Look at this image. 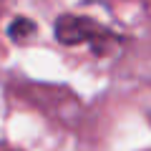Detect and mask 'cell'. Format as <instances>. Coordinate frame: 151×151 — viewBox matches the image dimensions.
<instances>
[{
  "mask_svg": "<svg viewBox=\"0 0 151 151\" xmlns=\"http://www.w3.org/2000/svg\"><path fill=\"white\" fill-rule=\"evenodd\" d=\"M53 35L60 45H81V43H93V48L111 43L113 35L96 23L93 18L86 15H60L53 25Z\"/></svg>",
  "mask_w": 151,
  "mask_h": 151,
  "instance_id": "1",
  "label": "cell"
},
{
  "mask_svg": "<svg viewBox=\"0 0 151 151\" xmlns=\"http://www.w3.org/2000/svg\"><path fill=\"white\" fill-rule=\"evenodd\" d=\"M35 33V23L30 20V18H13V23L8 25V35H10V40H15V43H25L28 38Z\"/></svg>",
  "mask_w": 151,
  "mask_h": 151,
  "instance_id": "2",
  "label": "cell"
}]
</instances>
